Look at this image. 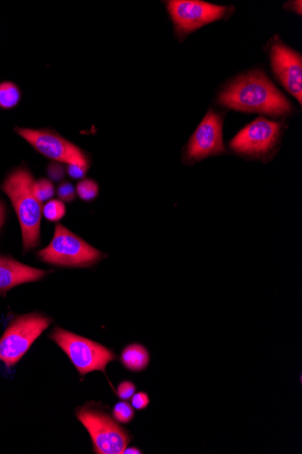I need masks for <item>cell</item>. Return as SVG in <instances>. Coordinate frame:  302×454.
<instances>
[{"label":"cell","instance_id":"1","mask_svg":"<svg viewBox=\"0 0 302 454\" xmlns=\"http://www.w3.org/2000/svg\"><path fill=\"white\" fill-rule=\"evenodd\" d=\"M223 106L245 112L283 116L292 111L290 102L262 71H252L237 77L221 93Z\"/></svg>","mask_w":302,"mask_h":454},{"label":"cell","instance_id":"2","mask_svg":"<svg viewBox=\"0 0 302 454\" xmlns=\"http://www.w3.org/2000/svg\"><path fill=\"white\" fill-rule=\"evenodd\" d=\"M34 184L31 174L24 168H19L14 171L3 185V190L10 197L19 217L26 252L37 247L40 238L43 208L42 203L34 193Z\"/></svg>","mask_w":302,"mask_h":454},{"label":"cell","instance_id":"3","mask_svg":"<svg viewBox=\"0 0 302 454\" xmlns=\"http://www.w3.org/2000/svg\"><path fill=\"white\" fill-rule=\"evenodd\" d=\"M37 255L44 262L71 268L94 266L105 256L63 225H57L53 239Z\"/></svg>","mask_w":302,"mask_h":454},{"label":"cell","instance_id":"4","mask_svg":"<svg viewBox=\"0 0 302 454\" xmlns=\"http://www.w3.org/2000/svg\"><path fill=\"white\" fill-rule=\"evenodd\" d=\"M50 339L58 345L76 367L79 374L84 376L102 371L105 374L107 364L117 359L115 353L90 340L56 327Z\"/></svg>","mask_w":302,"mask_h":454},{"label":"cell","instance_id":"5","mask_svg":"<svg viewBox=\"0 0 302 454\" xmlns=\"http://www.w3.org/2000/svg\"><path fill=\"white\" fill-rule=\"evenodd\" d=\"M78 420L89 432L98 454H122L132 436L100 408L84 405L76 411Z\"/></svg>","mask_w":302,"mask_h":454},{"label":"cell","instance_id":"6","mask_svg":"<svg viewBox=\"0 0 302 454\" xmlns=\"http://www.w3.org/2000/svg\"><path fill=\"white\" fill-rule=\"evenodd\" d=\"M50 323V317L39 313L18 317L0 339V361L9 368L16 365Z\"/></svg>","mask_w":302,"mask_h":454},{"label":"cell","instance_id":"7","mask_svg":"<svg viewBox=\"0 0 302 454\" xmlns=\"http://www.w3.org/2000/svg\"><path fill=\"white\" fill-rule=\"evenodd\" d=\"M283 133L282 122L259 117L231 140L230 148L243 156L266 160L275 153Z\"/></svg>","mask_w":302,"mask_h":454},{"label":"cell","instance_id":"8","mask_svg":"<svg viewBox=\"0 0 302 454\" xmlns=\"http://www.w3.org/2000/svg\"><path fill=\"white\" fill-rule=\"evenodd\" d=\"M168 13L174 20L180 38L214 21L227 19L233 12L232 7L213 5L195 0H172L166 4Z\"/></svg>","mask_w":302,"mask_h":454},{"label":"cell","instance_id":"9","mask_svg":"<svg viewBox=\"0 0 302 454\" xmlns=\"http://www.w3.org/2000/svg\"><path fill=\"white\" fill-rule=\"evenodd\" d=\"M226 153L223 116L210 110L190 137L184 152V161L195 163Z\"/></svg>","mask_w":302,"mask_h":454},{"label":"cell","instance_id":"10","mask_svg":"<svg viewBox=\"0 0 302 454\" xmlns=\"http://www.w3.org/2000/svg\"><path fill=\"white\" fill-rule=\"evenodd\" d=\"M17 133L41 154L58 162L89 168V160L76 145L50 130L17 129Z\"/></svg>","mask_w":302,"mask_h":454},{"label":"cell","instance_id":"11","mask_svg":"<svg viewBox=\"0 0 302 454\" xmlns=\"http://www.w3.org/2000/svg\"><path fill=\"white\" fill-rule=\"evenodd\" d=\"M269 55L273 70L282 85L301 104V56L284 45L280 40L273 41L269 48Z\"/></svg>","mask_w":302,"mask_h":454},{"label":"cell","instance_id":"12","mask_svg":"<svg viewBox=\"0 0 302 454\" xmlns=\"http://www.w3.org/2000/svg\"><path fill=\"white\" fill-rule=\"evenodd\" d=\"M47 275L46 270L27 266L12 258L0 257V294L8 293L19 285L40 280Z\"/></svg>","mask_w":302,"mask_h":454},{"label":"cell","instance_id":"13","mask_svg":"<svg viewBox=\"0 0 302 454\" xmlns=\"http://www.w3.org/2000/svg\"><path fill=\"white\" fill-rule=\"evenodd\" d=\"M148 349L141 344L135 343L127 346L121 352L120 361L125 368L133 372H142L150 363Z\"/></svg>","mask_w":302,"mask_h":454},{"label":"cell","instance_id":"14","mask_svg":"<svg viewBox=\"0 0 302 454\" xmlns=\"http://www.w3.org/2000/svg\"><path fill=\"white\" fill-rule=\"evenodd\" d=\"M21 100V92L12 82H4L0 84V108L12 109Z\"/></svg>","mask_w":302,"mask_h":454},{"label":"cell","instance_id":"15","mask_svg":"<svg viewBox=\"0 0 302 454\" xmlns=\"http://www.w3.org/2000/svg\"><path fill=\"white\" fill-rule=\"evenodd\" d=\"M112 417L116 422L126 425L134 420L136 411L133 405L129 404L128 402L121 401L114 405Z\"/></svg>","mask_w":302,"mask_h":454},{"label":"cell","instance_id":"16","mask_svg":"<svg viewBox=\"0 0 302 454\" xmlns=\"http://www.w3.org/2000/svg\"><path fill=\"white\" fill-rule=\"evenodd\" d=\"M66 205L60 200H51L43 208V214L50 222L60 221L66 215Z\"/></svg>","mask_w":302,"mask_h":454},{"label":"cell","instance_id":"17","mask_svg":"<svg viewBox=\"0 0 302 454\" xmlns=\"http://www.w3.org/2000/svg\"><path fill=\"white\" fill-rule=\"evenodd\" d=\"M76 192L82 200L91 201L97 197L99 187L97 182L86 179L78 184Z\"/></svg>","mask_w":302,"mask_h":454},{"label":"cell","instance_id":"18","mask_svg":"<svg viewBox=\"0 0 302 454\" xmlns=\"http://www.w3.org/2000/svg\"><path fill=\"white\" fill-rule=\"evenodd\" d=\"M33 190L35 197L41 203L50 200L55 194L54 185L46 179L35 182Z\"/></svg>","mask_w":302,"mask_h":454},{"label":"cell","instance_id":"19","mask_svg":"<svg viewBox=\"0 0 302 454\" xmlns=\"http://www.w3.org/2000/svg\"><path fill=\"white\" fill-rule=\"evenodd\" d=\"M136 392V386L131 381L121 382L116 390L117 396L122 401L131 399Z\"/></svg>","mask_w":302,"mask_h":454},{"label":"cell","instance_id":"20","mask_svg":"<svg viewBox=\"0 0 302 454\" xmlns=\"http://www.w3.org/2000/svg\"><path fill=\"white\" fill-rule=\"evenodd\" d=\"M76 191L70 183H63L58 189V195L62 201L70 202L75 199Z\"/></svg>","mask_w":302,"mask_h":454},{"label":"cell","instance_id":"21","mask_svg":"<svg viewBox=\"0 0 302 454\" xmlns=\"http://www.w3.org/2000/svg\"><path fill=\"white\" fill-rule=\"evenodd\" d=\"M133 407L138 411L146 409L150 404V397L147 393L139 392L132 397Z\"/></svg>","mask_w":302,"mask_h":454},{"label":"cell","instance_id":"22","mask_svg":"<svg viewBox=\"0 0 302 454\" xmlns=\"http://www.w3.org/2000/svg\"><path fill=\"white\" fill-rule=\"evenodd\" d=\"M48 173L51 179L58 182L61 181L65 176V168L58 161H56L50 165Z\"/></svg>","mask_w":302,"mask_h":454},{"label":"cell","instance_id":"23","mask_svg":"<svg viewBox=\"0 0 302 454\" xmlns=\"http://www.w3.org/2000/svg\"><path fill=\"white\" fill-rule=\"evenodd\" d=\"M89 168L82 167L79 164H68V174L74 179L84 178L86 173H88Z\"/></svg>","mask_w":302,"mask_h":454},{"label":"cell","instance_id":"24","mask_svg":"<svg viewBox=\"0 0 302 454\" xmlns=\"http://www.w3.org/2000/svg\"><path fill=\"white\" fill-rule=\"evenodd\" d=\"M124 454H142L143 451L136 447L126 448L123 451Z\"/></svg>","mask_w":302,"mask_h":454},{"label":"cell","instance_id":"25","mask_svg":"<svg viewBox=\"0 0 302 454\" xmlns=\"http://www.w3.org/2000/svg\"><path fill=\"white\" fill-rule=\"evenodd\" d=\"M5 218V207L2 201H0V227L3 226Z\"/></svg>","mask_w":302,"mask_h":454}]
</instances>
